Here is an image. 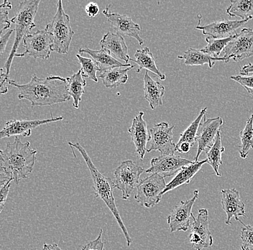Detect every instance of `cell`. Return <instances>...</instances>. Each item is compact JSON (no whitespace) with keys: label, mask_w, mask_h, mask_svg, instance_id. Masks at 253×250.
<instances>
[{"label":"cell","mask_w":253,"mask_h":250,"mask_svg":"<svg viewBox=\"0 0 253 250\" xmlns=\"http://www.w3.org/2000/svg\"><path fill=\"white\" fill-rule=\"evenodd\" d=\"M7 83L18 90L19 100L30 101L32 107L52 105L71 100L67 80L60 76L50 75L42 79L33 74L28 83L19 85L15 80L9 79Z\"/></svg>","instance_id":"obj_1"},{"label":"cell","mask_w":253,"mask_h":250,"mask_svg":"<svg viewBox=\"0 0 253 250\" xmlns=\"http://www.w3.org/2000/svg\"><path fill=\"white\" fill-rule=\"evenodd\" d=\"M37 153L29 142L23 143L15 137L14 142H8L5 150H0V172L18 184L33 172Z\"/></svg>","instance_id":"obj_2"},{"label":"cell","mask_w":253,"mask_h":250,"mask_svg":"<svg viewBox=\"0 0 253 250\" xmlns=\"http://www.w3.org/2000/svg\"><path fill=\"white\" fill-rule=\"evenodd\" d=\"M69 145L71 148L77 149L82 154L84 161H86L87 167L91 172V178H92L93 188H94L95 196L102 199L107 205V208L112 212L119 226L121 229L122 232L124 234L125 237H126V245L128 247L132 245V239L128 233L127 229L120 216V212H119L118 206L115 202V197H114V189L115 188V183L110 178L104 176L98 170V169L95 167L91 157L88 156L86 150L80 144L69 142Z\"/></svg>","instance_id":"obj_3"},{"label":"cell","mask_w":253,"mask_h":250,"mask_svg":"<svg viewBox=\"0 0 253 250\" xmlns=\"http://www.w3.org/2000/svg\"><path fill=\"white\" fill-rule=\"evenodd\" d=\"M40 2V0H25L20 1L17 14L10 20L11 23L15 25V28L14 29L15 37L13 47L4 66L7 76H9L10 72L12 61L17 53V49L20 42L23 41L25 36L30 34L32 29L36 27L35 17L39 9Z\"/></svg>","instance_id":"obj_4"},{"label":"cell","mask_w":253,"mask_h":250,"mask_svg":"<svg viewBox=\"0 0 253 250\" xmlns=\"http://www.w3.org/2000/svg\"><path fill=\"white\" fill-rule=\"evenodd\" d=\"M45 28L53 36L52 51L68 54L74 31L71 27L70 17L65 12L61 0L58 1L56 13L53 20L46 25Z\"/></svg>","instance_id":"obj_5"},{"label":"cell","mask_w":253,"mask_h":250,"mask_svg":"<svg viewBox=\"0 0 253 250\" xmlns=\"http://www.w3.org/2000/svg\"><path fill=\"white\" fill-rule=\"evenodd\" d=\"M131 160L123 161L115 171V186L122 191V199L128 200L140 184V175L145 172Z\"/></svg>","instance_id":"obj_6"},{"label":"cell","mask_w":253,"mask_h":250,"mask_svg":"<svg viewBox=\"0 0 253 250\" xmlns=\"http://www.w3.org/2000/svg\"><path fill=\"white\" fill-rule=\"evenodd\" d=\"M166 186L164 178L158 174H151L140 180L134 199L142 206L152 208L161 202Z\"/></svg>","instance_id":"obj_7"},{"label":"cell","mask_w":253,"mask_h":250,"mask_svg":"<svg viewBox=\"0 0 253 250\" xmlns=\"http://www.w3.org/2000/svg\"><path fill=\"white\" fill-rule=\"evenodd\" d=\"M23 47L25 52L17 53L15 57L28 56L35 58L47 59L50 56L53 46V36L47 28L30 33L24 38Z\"/></svg>","instance_id":"obj_8"},{"label":"cell","mask_w":253,"mask_h":250,"mask_svg":"<svg viewBox=\"0 0 253 250\" xmlns=\"http://www.w3.org/2000/svg\"><path fill=\"white\" fill-rule=\"evenodd\" d=\"M224 58L228 63L229 60L234 61H243L253 56V31L251 28H243L240 33L234 36L232 41L227 44L224 50Z\"/></svg>","instance_id":"obj_9"},{"label":"cell","mask_w":253,"mask_h":250,"mask_svg":"<svg viewBox=\"0 0 253 250\" xmlns=\"http://www.w3.org/2000/svg\"><path fill=\"white\" fill-rule=\"evenodd\" d=\"M173 129L174 126H170L166 122L153 126L150 130V147L147 152L159 151L161 155H174L176 150L173 142Z\"/></svg>","instance_id":"obj_10"},{"label":"cell","mask_w":253,"mask_h":250,"mask_svg":"<svg viewBox=\"0 0 253 250\" xmlns=\"http://www.w3.org/2000/svg\"><path fill=\"white\" fill-rule=\"evenodd\" d=\"M209 213L207 208L199 210L197 218L193 217L190 226V242L196 250H202L213 245V237L209 227Z\"/></svg>","instance_id":"obj_11"},{"label":"cell","mask_w":253,"mask_h":250,"mask_svg":"<svg viewBox=\"0 0 253 250\" xmlns=\"http://www.w3.org/2000/svg\"><path fill=\"white\" fill-rule=\"evenodd\" d=\"M199 190L194 191V196L191 199L185 201L182 200L176 206L174 207L173 210L168 216V224L170 226L172 233L179 231L187 232L189 230L194 217L192 208L194 202L199 198Z\"/></svg>","instance_id":"obj_12"},{"label":"cell","mask_w":253,"mask_h":250,"mask_svg":"<svg viewBox=\"0 0 253 250\" xmlns=\"http://www.w3.org/2000/svg\"><path fill=\"white\" fill-rule=\"evenodd\" d=\"M193 163L194 161L175 155H161L152 159L150 168L145 172L148 174H158L163 178H169L178 173L185 166Z\"/></svg>","instance_id":"obj_13"},{"label":"cell","mask_w":253,"mask_h":250,"mask_svg":"<svg viewBox=\"0 0 253 250\" xmlns=\"http://www.w3.org/2000/svg\"><path fill=\"white\" fill-rule=\"evenodd\" d=\"M203 123H201L198 131L197 142H198L197 153L194 158V161H199V158L201 153L203 151H207L216 140V136L219 131V128L223 125L222 118L221 117H216L214 118H208L207 119L206 115Z\"/></svg>","instance_id":"obj_14"},{"label":"cell","mask_w":253,"mask_h":250,"mask_svg":"<svg viewBox=\"0 0 253 250\" xmlns=\"http://www.w3.org/2000/svg\"><path fill=\"white\" fill-rule=\"evenodd\" d=\"M110 7L111 4L107 6L102 13L107 17L109 23L112 25L118 34L122 36L134 38L138 41L140 46L143 45V39L140 36V25L134 23L132 19L127 15L110 12Z\"/></svg>","instance_id":"obj_15"},{"label":"cell","mask_w":253,"mask_h":250,"mask_svg":"<svg viewBox=\"0 0 253 250\" xmlns=\"http://www.w3.org/2000/svg\"><path fill=\"white\" fill-rule=\"evenodd\" d=\"M63 117L59 116L53 118L51 114V118L45 120H34V121H25V120H12L5 123L4 129L0 131V139L11 137H31L32 130L36 129L42 125L53 122L61 121Z\"/></svg>","instance_id":"obj_16"},{"label":"cell","mask_w":253,"mask_h":250,"mask_svg":"<svg viewBox=\"0 0 253 250\" xmlns=\"http://www.w3.org/2000/svg\"><path fill=\"white\" fill-rule=\"evenodd\" d=\"M249 20H219L205 25H198L196 29L201 30L203 35L216 39L232 37L237 34L239 28L246 24Z\"/></svg>","instance_id":"obj_17"},{"label":"cell","mask_w":253,"mask_h":250,"mask_svg":"<svg viewBox=\"0 0 253 250\" xmlns=\"http://www.w3.org/2000/svg\"><path fill=\"white\" fill-rule=\"evenodd\" d=\"M222 195L221 205L224 211L227 214V220L225 223L227 225L232 224V218L236 221H240V216L246 217L245 214V205L240 198V193L235 190L227 189L221 191Z\"/></svg>","instance_id":"obj_18"},{"label":"cell","mask_w":253,"mask_h":250,"mask_svg":"<svg viewBox=\"0 0 253 250\" xmlns=\"http://www.w3.org/2000/svg\"><path fill=\"white\" fill-rule=\"evenodd\" d=\"M143 112H140L132 120V126L128 129L135 147L136 152L140 159H143L147 152V145L150 140L146 121L143 119Z\"/></svg>","instance_id":"obj_19"},{"label":"cell","mask_w":253,"mask_h":250,"mask_svg":"<svg viewBox=\"0 0 253 250\" xmlns=\"http://www.w3.org/2000/svg\"><path fill=\"white\" fill-rule=\"evenodd\" d=\"M99 45L102 50L110 53L114 58L123 60L126 64L129 62L130 58L128 53V47L121 35L111 32L106 33L99 42Z\"/></svg>","instance_id":"obj_20"},{"label":"cell","mask_w":253,"mask_h":250,"mask_svg":"<svg viewBox=\"0 0 253 250\" xmlns=\"http://www.w3.org/2000/svg\"><path fill=\"white\" fill-rule=\"evenodd\" d=\"M144 93L145 99L148 101L152 110L163 105V98L165 94V87L158 81H155L146 71L144 75Z\"/></svg>","instance_id":"obj_21"},{"label":"cell","mask_w":253,"mask_h":250,"mask_svg":"<svg viewBox=\"0 0 253 250\" xmlns=\"http://www.w3.org/2000/svg\"><path fill=\"white\" fill-rule=\"evenodd\" d=\"M79 53L80 54L86 53V54L89 55L97 65L99 69V72L101 73L112 69V68L129 67V66H132L129 64H123V63L120 62L116 58L111 56L110 53L102 49L99 50H95L85 47V48L79 49Z\"/></svg>","instance_id":"obj_22"},{"label":"cell","mask_w":253,"mask_h":250,"mask_svg":"<svg viewBox=\"0 0 253 250\" xmlns=\"http://www.w3.org/2000/svg\"><path fill=\"white\" fill-rule=\"evenodd\" d=\"M207 163V159L200 161H197L189 165L185 166L175 175V178L166 186V189L163 192V196L168 192L173 191L178 187L188 185L191 183L194 177L197 175V172L202 169V166Z\"/></svg>","instance_id":"obj_23"},{"label":"cell","mask_w":253,"mask_h":250,"mask_svg":"<svg viewBox=\"0 0 253 250\" xmlns=\"http://www.w3.org/2000/svg\"><path fill=\"white\" fill-rule=\"evenodd\" d=\"M178 58L184 60V64L186 66H203L207 64L210 69L213 68L216 61H224L225 63L227 61L224 56L214 58L202 51V49L192 48L188 49L183 55L178 56Z\"/></svg>","instance_id":"obj_24"},{"label":"cell","mask_w":253,"mask_h":250,"mask_svg":"<svg viewBox=\"0 0 253 250\" xmlns=\"http://www.w3.org/2000/svg\"><path fill=\"white\" fill-rule=\"evenodd\" d=\"M134 58L135 59L130 58V61H134L138 65V67L136 69V72L140 73L142 69H146V71L153 72L160 80L162 81L166 80L165 74H163L158 69L156 65V58L153 56V53L148 47L137 50L134 53Z\"/></svg>","instance_id":"obj_25"},{"label":"cell","mask_w":253,"mask_h":250,"mask_svg":"<svg viewBox=\"0 0 253 250\" xmlns=\"http://www.w3.org/2000/svg\"><path fill=\"white\" fill-rule=\"evenodd\" d=\"M134 66L129 67H115L101 73L99 79L103 85L107 88H116L121 85H125L128 80L127 72Z\"/></svg>","instance_id":"obj_26"},{"label":"cell","mask_w":253,"mask_h":250,"mask_svg":"<svg viewBox=\"0 0 253 250\" xmlns=\"http://www.w3.org/2000/svg\"><path fill=\"white\" fill-rule=\"evenodd\" d=\"M66 80L68 82V91L69 96L74 100L73 106L75 108L79 109L82 96L85 93L84 88L86 85V81L84 79L81 69L70 77H67Z\"/></svg>","instance_id":"obj_27"},{"label":"cell","mask_w":253,"mask_h":250,"mask_svg":"<svg viewBox=\"0 0 253 250\" xmlns=\"http://www.w3.org/2000/svg\"><path fill=\"white\" fill-rule=\"evenodd\" d=\"M230 17H238L242 20H250L253 18V0H231L227 9Z\"/></svg>","instance_id":"obj_28"},{"label":"cell","mask_w":253,"mask_h":250,"mask_svg":"<svg viewBox=\"0 0 253 250\" xmlns=\"http://www.w3.org/2000/svg\"><path fill=\"white\" fill-rule=\"evenodd\" d=\"M224 151H225V149L221 143V131H219L216 136L214 143L211 146V148L209 149L206 151L207 163L211 165L216 176L218 177H221V174L219 172V167L222 164L221 156Z\"/></svg>","instance_id":"obj_29"},{"label":"cell","mask_w":253,"mask_h":250,"mask_svg":"<svg viewBox=\"0 0 253 250\" xmlns=\"http://www.w3.org/2000/svg\"><path fill=\"white\" fill-rule=\"evenodd\" d=\"M240 157L246 159L251 150H253V114L247 121L246 126L243 131H240Z\"/></svg>","instance_id":"obj_30"},{"label":"cell","mask_w":253,"mask_h":250,"mask_svg":"<svg viewBox=\"0 0 253 250\" xmlns=\"http://www.w3.org/2000/svg\"><path fill=\"white\" fill-rule=\"evenodd\" d=\"M207 111V107H205V108L201 110L200 113L198 115L197 118L191 123L187 129L185 130L181 134H180V139L176 145H180V144L186 142V143L191 145V147L194 145V144L197 142V136L199 126H200L202 118L205 116Z\"/></svg>","instance_id":"obj_31"},{"label":"cell","mask_w":253,"mask_h":250,"mask_svg":"<svg viewBox=\"0 0 253 250\" xmlns=\"http://www.w3.org/2000/svg\"><path fill=\"white\" fill-rule=\"evenodd\" d=\"M234 36L227 39H216L207 36L206 41L207 42V46L205 48L202 49V50L210 56L218 58L220 55L221 52L224 50L227 44L232 41Z\"/></svg>","instance_id":"obj_32"},{"label":"cell","mask_w":253,"mask_h":250,"mask_svg":"<svg viewBox=\"0 0 253 250\" xmlns=\"http://www.w3.org/2000/svg\"><path fill=\"white\" fill-rule=\"evenodd\" d=\"M76 56L78 58L79 64L82 66L81 70L83 77L90 79L95 82H98L96 72H99V69L94 60L91 58L82 56L80 54H77Z\"/></svg>","instance_id":"obj_33"},{"label":"cell","mask_w":253,"mask_h":250,"mask_svg":"<svg viewBox=\"0 0 253 250\" xmlns=\"http://www.w3.org/2000/svg\"><path fill=\"white\" fill-rule=\"evenodd\" d=\"M243 224L241 231V240L243 244L241 245L242 250H253V226Z\"/></svg>","instance_id":"obj_34"},{"label":"cell","mask_w":253,"mask_h":250,"mask_svg":"<svg viewBox=\"0 0 253 250\" xmlns=\"http://www.w3.org/2000/svg\"><path fill=\"white\" fill-rule=\"evenodd\" d=\"M231 80L235 81L248 91V93L253 96V75L242 76L236 75L230 77Z\"/></svg>","instance_id":"obj_35"},{"label":"cell","mask_w":253,"mask_h":250,"mask_svg":"<svg viewBox=\"0 0 253 250\" xmlns=\"http://www.w3.org/2000/svg\"><path fill=\"white\" fill-rule=\"evenodd\" d=\"M12 25L11 20L9 19V11L7 9H0V38L1 35L9 29Z\"/></svg>","instance_id":"obj_36"},{"label":"cell","mask_w":253,"mask_h":250,"mask_svg":"<svg viewBox=\"0 0 253 250\" xmlns=\"http://www.w3.org/2000/svg\"><path fill=\"white\" fill-rule=\"evenodd\" d=\"M102 229H101L97 238L84 245L82 250H104V244L102 240Z\"/></svg>","instance_id":"obj_37"},{"label":"cell","mask_w":253,"mask_h":250,"mask_svg":"<svg viewBox=\"0 0 253 250\" xmlns=\"http://www.w3.org/2000/svg\"><path fill=\"white\" fill-rule=\"evenodd\" d=\"M12 181V179H10L7 184L0 190V213H1V210L4 208L6 201H7L8 194H9V188H10L11 186V182Z\"/></svg>","instance_id":"obj_38"},{"label":"cell","mask_w":253,"mask_h":250,"mask_svg":"<svg viewBox=\"0 0 253 250\" xmlns=\"http://www.w3.org/2000/svg\"><path fill=\"white\" fill-rule=\"evenodd\" d=\"M8 76L6 73L5 69L4 68L0 69V96L1 95L7 94L8 92V87L7 85Z\"/></svg>","instance_id":"obj_39"},{"label":"cell","mask_w":253,"mask_h":250,"mask_svg":"<svg viewBox=\"0 0 253 250\" xmlns=\"http://www.w3.org/2000/svg\"><path fill=\"white\" fill-rule=\"evenodd\" d=\"M84 10L88 17L93 18L99 13V7L97 3L89 2L86 4Z\"/></svg>","instance_id":"obj_40"},{"label":"cell","mask_w":253,"mask_h":250,"mask_svg":"<svg viewBox=\"0 0 253 250\" xmlns=\"http://www.w3.org/2000/svg\"><path fill=\"white\" fill-rule=\"evenodd\" d=\"M13 32H15L14 29L9 30L5 34L3 35V36L0 38V56L4 53L6 47H7L8 41L9 40V38H10L11 35H12V33Z\"/></svg>","instance_id":"obj_41"},{"label":"cell","mask_w":253,"mask_h":250,"mask_svg":"<svg viewBox=\"0 0 253 250\" xmlns=\"http://www.w3.org/2000/svg\"><path fill=\"white\" fill-rule=\"evenodd\" d=\"M191 147H192L189 143L184 142V143L180 144V145H175V150L179 153H187L189 152Z\"/></svg>","instance_id":"obj_42"},{"label":"cell","mask_w":253,"mask_h":250,"mask_svg":"<svg viewBox=\"0 0 253 250\" xmlns=\"http://www.w3.org/2000/svg\"><path fill=\"white\" fill-rule=\"evenodd\" d=\"M240 72L242 76L248 75L251 73H253V64L249 63L248 65L240 67Z\"/></svg>","instance_id":"obj_43"},{"label":"cell","mask_w":253,"mask_h":250,"mask_svg":"<svg viewBox=\"0 0 253 250\" xmlns=\"http://www.w3.org/2000/svg\"><path fill=\"white\" fill-rule=\"evenodd\" d=\"M10 178L3 172H0V190L9 181Z\"/></svg>","instance_id":"obj_44"},{"label":"cell","mask_w":253,"mask_h":250,"mask_svg":"<svg viewBox=\"0 0 253 250\" xmlns=\"http://www.w3.org/2000/svg\"><path fill=\"white\" fill-rule=\"evenodd\" d=\"M42 250H62L61 248L58 247L56 244H53V245H47L45 243L43 245V248Z\"/></svg>","instance_id":"obj_45"},{"label":"cell","mask_w":253,"mask_h":250,"mask_svg":"<svg viewBox=\"0 0 253 250\" xmlns=\"http://www.w3.org/2000/svg\"><path fill=\"white\" fill-rule=\"evenodd\" d=\"M12 8V3L9 2V1H7V0H4L1 4H0V9H11Z\"/></svg>","instance_id":"obj_46"}]
</instances>
